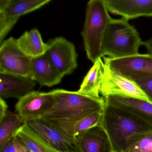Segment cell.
<instances>
[{
	"label": "cell",
	"mask_w": 152,
	"mask_h": 152,
	"mask_svg": "<svg viewBox=\"0 0 152 152\" xmlns=\"http://www.w3.org/2000/svg\"><path fill=\"white\" fill-rule=\"evenodd\" d=\"M50 92L55 103L41 119L74 140L75 130L80 121L93 113L103 112L105 105L102 96L94 97L78 91L60 89Z\"/></svg>",
	"instance_id": "cell-1"
},
{
	"label": "cell",
	"mask_w": 152,
	"mask_h": 152,
	"mask_svg": "<svg viewBox=\"0 0 152 152\" xmlns=\"http://www.w3.org/2000/svg\"><path fill=\"white\" fill-rule=\"evenodd\" d=\"M100 126L106 133L112 151L122 152L133 137L152 131V127L132 115L105 104Z\"/></svg>",
	"instance_id": "cell-2"
},
{
	"label": "cell",
	"mask_w": 152,
	"mask_h": 152,
	"mask_svg": "<svg viewBox=\"0 0 152 152\" xmlns=\"http://www.w3.org/2000/svg\"><path fill=\"white\" fill-rule=\"evenodd\" d=\"M144 45L139 34L129 21L124 18L113 19L107 28L102 44L103 57L122 58L139 54Z\"/></svg>",
	"instance_id": "cell-3"
},
{
	"label": "cell",
	"mask_w": 152,
	"mask_h": 152,
	"mask_svg": "<svg viewBox=\"0 0 152 152\" xmlns=\"http://www.w3.org/2000/svg\"><path fill=\"white\" fill-rule=\"evenodd\" d=\"M104 0L88 2L81 34L87 57L92 63L103 58L102 44L107 26L112 18Z\"/></svg>",
	"instance_id": "cell-4"
},
{
	"label": "cell",
	"mask_w": 152,
	"mask_h": 152,
	"mask_svg": "<svg viewBox=\"0 0 152 152\" xmlns=\"http://www.w3.org/2000/svg\"><path fill=\"white\" fill-rule=\"evenodd\" d=\"M0 73L31 79L32 58L22 51L11 37L0 43Z\"/></svg>",
	"instance_id": "cell-5"
},
{
	"label": "cell",
	"mask_w": 152,
	"mask_h": 152,
	"mask_svg": "<svg viewBox=\"0 0 152 152\" xmlns=\"http://www.w3.org/2000/svg\"><path fill=\"white\" fill-rule=\"evenodd\" d=\"M103 58L112 71L133 81L152 77V54H138L115 59L107 57Z\"/></svg>",
	"instance_id": "cell-6"
},
{
	"label": "cell",
	"mask_w": 152,
	"mask_h": 152,
	"mask_svg": "<svg viewBox=\"0 0 152 152\" xmlns=\"http://www.w3.org/2000/svg\"><path fill=\"white\" fill-rule=\"evenodd\" d=\"M100 94L103 97L117 96L152 101L133 81L116 73L104 64Z\"/></svg>",
	"instance_id": "cell-7"
},
{
	"label": "cell",
	"mask_w": 152,
	"mask_h": 152,
	"mask_svg": "<svg viewBox=\"0 0 152 152\" xmlns=\"http://www.w3.org/2000/svg\"><path fill=\"white\" fill-rule=\"evenodd\" d=\"M47 54L63 77L71 74L78 66L75 45L63 37L50 39L47 42Z\"/></svg>",
	"instance_id": "cell-8"
},
{
	"label": "cell",
	"mask_w": 152,
	"mask_h": 152,
	"mask_svg": "<svg viewBox=\"0 0 152 152\" xmlns=\"http://www.w3.org/2000/svg\"><path fill=\"white\" fill-rule=\"evenodd\" d=\"M54 103L55 98L50 91H32L18 99L15 107L24 122L41 119L51 109Z\"/></svg>",
	"instance_id": "cell-9"
},
{
	"label": "cell",
	"mask_w": 152,
	"mask_h": 152,
	"mask_svg": "<svg viewBox=\"0 0 152 152\" xmlns=\"http://www.w3.org/2000/svg\"><path fill=\"white\" fill-rule=\"evenodd\" d=\"M28 127L58 152H80L75 140L70 138L41 119L26 121Z\"/></svg>",
	"instance_id": "cell-10"
},
{
	"label": "cell",
	"mask_w": 152,
	"mask_h": 152,
	"mask_svg": "<svg viewBox=\"0 0 152 152\" xmlns=\"http://www.w3.org/2000/svg\"><path fill=\"white\" fill-rule=\"evenodd\" d=\"M108 12L129 21L152 17V0H104Z\"/></svg>",
	"instance_id": "cell-11"
},
{
	"label": "cell",
	"mask_w": 152,
	"mask_h": 152,
	"mask_svg": "<svg viewBox=\"0 0 152 152\" xmlns=\"http://www.w3.org/2000/svg\"><path fill=\"white\" fill-rule=\"evenodd\" d=\"M107 104L122 109L152 127V104L138 99L108 96L104 97Z\"/></svg>",
	"instance_id": "cell-12"
},
{
	"label": "cell",
	"mask_w": 152,
	"mask_h": 152,
	"mask_svg": "<svg viewBox=\"0 0 152 152\" xmlns=\"http://www.w3.org/2000/svg\"><path fill=\"white\" fill-rule=\"evenodd\" d=\"M63 78L47 53L32 58L31 79L39 83L41 86L52 87L60 83Z\"/></svg>",
	"instance_id": "cell-13"
},
{
	"label": "cell",
	"mask_w": 152,
	"mask_h": 152,
	"mask_svg": "<svg viewBox=\"0 0 152 152\" xmlns=\"http://www.w3.org/2000/svg\"><path fill=\"white\" fill-rule=\"evenodd\" d=\"M0 98L3 99L14 98L19 99L31 92L36 82L29 78L0 73Z\"/></svg>",
	"instance_id": "cell-14"
},
{
	"label": "cell",
	"mask_w": 152,
	"mask_h": 152,
	"mask_svg": "<svg viewBox=\"0 0 152 152\" xmlns=\"http://www.w3.org/2000/svg\"><path fill=\"white\" fill-rule=\"evenodd\" d=\"M80 152H113L106 133L100 125L75 138Z\"/></svg>",
	"instance_id": "cell-15"
},
{
	"label": "cell",
	"mask_w": 152,
	"mask_h": 152,
	"mask_svg": "<svg viewBox=\"0 0 152 152\" xmlns=\"http://www.w3.org/2000/svg\"><path fill=\"white\" fill-rule=\"evenodd\" d=\"M17 41L20 49L31 58L40 56L47 53L48 44L43 42L38 29L26 31Z\"/></svg>",
	"instance_id": "cell-16"
},
{
	"label": "cell",
	"mask_w": 152,
	"mask_h": 152,
	"mask_svg": "<svg viewBox=\"0 0 152 152\" xmlns=\"http://www.w3.org/2000/svg\"><path fill=\"white\" fill-rule=\"evenodd\" d=\"M104 63L98 59L89 70L78 91L80 93L96 98L101 97L100 90L103 80Z\"/></svg>",
	"instance_id": "cell-17"
},
{
	"label": "cell",
	"mask_w": 152,
	"mask_h": 152,
	"mask_svg": "<svg viewBox=\"0 0 152 152\" xmlns=\"http://www.w3.org/2000/svg\"><path fill=\"white\" fill-rule=\"evenodd\" d=\"M51 1L50 0H11L2 11L6 16L19 18L22 16L39 9Z\"/></svg>",
	"instance_id": "cell-18"
},
{
	"label": "cell",
	"mask_w": 152,
	"mask_h": 152,
	"mask_svg": "<svg viewBox=\"0 0 152 152\" xmlns=\"http://www.w3.org/2000/svg\"><path fill=\"white\" fill-rule=\"evenodd\" d=\"M15 135L17 136L30 152H58L36 135L25 123L24 122Z\"/></svg>",
	"instance_id": "cell-19"
},
{
	"label": "cell",
	"mask_w": 152,
	"mask_h": 152,
	"mask_svg": "<svg viewBox=\"0 0 152 152\" xmlns=\"http://www.w3.org/2000/svg\"><path fill=\"white\" fill-rule=\"evenodd\" d=\"M23 123L24 121L18 114L8 111L0 121V149L15 135Z\"/></svg>",
	"instance_id": "cell-20"
},
{
	"label": "cell",
	"mask_w": 152,
	"mask_h": 152,
	"mask_svg": "<svg viewBox=\"0 0 152 152\" xmlns=\"http://www.w3.org/2000/svg\"><path fill=\"white\" fill-rule=\"evenodd\" d=\"M122 152H152V131L131 138Z\"/></svg>",
	"instance_id": "cell-21"
},
{
	"label": "cell",
	"mask_w": 152,
	"mask_h": 152,
	"mask_svg": "<svg viewBox=\"0 0 152 152\" xmlns=\"http://www.w3.org/2000/svg\"><path fill=\"white\" fill-rule=\"evenodd\" d=\"M103 112L93 113L80 121L75 130V139L90 129L99 125L102 119Z\"/></svg>",
	"instance_id": "cell-22"
},
{
	"label": "cell",
	"mask_w": 152,
	"mask_h": 152,
	"mask_svg": "<svg viewBox=\"0 0 152 152\" xmlns=\"http://www.w3.org/2000/svg\"><path fill=\"white\" fill-rule=\"evenodd\" d=\"M19 19L8 17L0 12V43L3 42L5 37Z\"/></svg>",
	"instance_id": "cell-23"
},
{
	"label": "cell",
	"mask_w": 152,
	"mask_h": 152,
	"mask_svg": "<svg viewBox=\"0 0 152 152\" xmlns=\"http://www.w3.org/2000/svg\"><path fill=\"white\" fill-rule=\"evenodd\" d=\"M0 152H30L23 143L15 135L2 148Z\"/></svg>",
	"instance_id": "cell-24"
},
{
	"label": "cell",
	"mask_w": 152,
	"mask_h": 152,
	"mask_svg": "<svg viewBox=\"0 0 152 152\" xmlns=\"http://www.w3.org/2000/svg\"><path fill=\"white\" fill-rule=\"evenodd\" d=\"M134 82L152 101V77L139 79Z\"/></svg>",
	"instance_id": "cell-25"
},
{
	"label": "cell",
	"mask_w": 152,
	"mask_h": 152,
	"mask_svg": "<svg viewBox=\"0 0 152 152\" xmlns=\"http://www.w3.org/2000/svg\"><path fill=\"white\" fill-rule=\"evenodd\" d=\"M8 106L4 99L0 98V121L3 119L8 112Z\"/></svg>",
	"instance_id": "cell-26"
},
{
	"label": "cell",
	"mask_w": 152,
	"mask_h": 152,
	"mask_svg": "<svg viewBox=\"0 0 152 152\" xmlns=\"http://www.w3.org/2000/svg\"><path fill=\"white\" fill-rule=\"evenodd\" d=\"M143 45L145 46L148 53L152 54V38L145 42H144Z\"/></svg>",
	"instance_id": "cell-27"
},
{
	"label": "cell",
	"mask_w": 152,
	"mask_h": 152,
	"mask_svg": "<svg viewBox=\"0 0 152 152\" xmlns=\"http://www.w3.org/2000/svg\"><path fill=\"white\" fill-rule=\"evenodd\" d=\"M11 0H1L0 1V11L4 10L9 5Z\"/></svg>",
	"instance_id": "cell-28"
},
{
	"label": "cell",
	"mask_w": 152,
	"mask_h": 152,
	"mask_svg": "<svg viewBox=\"0 0 152 152\" xmlns=\"http://www.w3.org/2000/svg\"></svg>",
	"instance_id": "cell-29"
}]
</instances>
